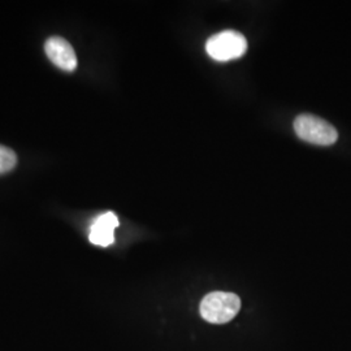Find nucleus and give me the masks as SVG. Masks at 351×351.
I'll return each instance as SVG.
<instances>
[{"instance_id":"obj_1","label":"nucleus","mask_w":351,"mask_h":351,"mask_svg":"<svg viewBox=\"0 0 351 351\" xmlns=\"http://www.w3.org/2000/svg\"><path fill=\"white\" fill-rule=\"evenodd\" d=\"M241 310L239 295L226 291H213L207 294L201 303L202 317L213 324L229 323Z\"/></svg>"},{"instance_id":"obj_2","label":"nucleus","mask_w":351,"mask_h":351,"mask_svg":"<svg viewBox=\"0 0 351 351\" xmlns=\"http://www.w3.org/2000/svg\"><path fill=\"white\" fill-rule=\"evenodd\" d=\"M294 130L302 141L317 146H330L339 139L335 126L310 113L300 114L294 120Z\"/></svg>"},{"instance_id":"obj_3","label":"nucleus","mask_w":351,"mask_h":351,"mask_svg":"<svg viewBox=\"0 0 351 351\" xmlns=\"http://www.w3.org/2000/svg\"><path fill=\"white\" fill-rule=\"evenodd\" d=\"M247 50V40L239 32L224 30L206 43L207 53L216 62H229L241 58Z\"/></svg>"},{"instance_id":"obj_4","label":"nucleus","mask_w":351,"mask_h":351,"mask_svg":"<svg viewBox=\"0 0 351 351\" xmlns=\"http://www.w3.org/2000/svg\"><path fill=\"white\" fill-rule=\"evenodd\" d=\"M45 51L47 58L58 68L73 72L77 68V56L71 43L62 37H51L45 45Z\"/></svg>"},{"instance_id":"obj_5","label":"nucleus","mask_w":351,"mask_h":351,"mask_svg":"<svg viewBox=\"0 0 351 351\" xmlns=\"http://www.w3.org/2000/svg\"><path fill=\"white\" fill-rule=\"evenodd\" d=\"M119 226V219L113 213L99 215L90 229L88 239L93 245L107 247L114 242V229Z\"/></svg>"},{"instance_id":"obj_6","label":"nucleus","mask_w":351,"mask_h":351,"mask_svg":"<svg viewBox=\"0 0 351 351\" xmlns=\"http://www.w3.org/2000/svg\"><path fill=\"white\" fill-rule=\"evenodd\" d=\"M17 164V155L14 151L0 145V175L12 171Z\"/></svg>"}]
</instances>
